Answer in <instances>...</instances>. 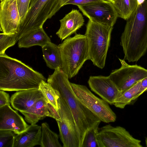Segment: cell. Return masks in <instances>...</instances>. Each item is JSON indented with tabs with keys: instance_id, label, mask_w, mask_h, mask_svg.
<instances>
[{
	"instance_id": "cell-1",
	"label": "cell",
	"mask_w": 147,
	"mask_h": 147,
	"mask_svg": "<svg viewBox=\"0 0 147 147\" xmlns=\"http://www.w3.org/2000/svg\"><path fill=\"white\" fill-rule=\"evenodd\" d=\"M46 79L41 73L5 54L0 55V90L18 91L38 89Z\"/></svg>"
},
{
	"instance_id": "cell-2",
	"label": "cell",
	"mask_w": 147,
	"mask_h": 147,
	"mask_svg": "<svg viewBox=\"0 0 147 147\" xmlns=\"http://www.w3.org/2000/svg\"><path fill=\"white\" fill-rule=\"evenodd\" d=\"M120 45L129 62L138 61L147 50V1L138 5L127 20Z\"/></svg>"
},
{
	"instance_id": "cell-3",
	"label": "cell",
	"mask_w": 147,
	"mask_h": 147,
	"mask_svg": "<svg viewBox=\"0 0 147 147\" xmlns=\"http://www.w3.org/2000/svg\"><path fill=\"white\" fill-rule=\"evenodd\" d=\"M47 82L69 106L75 121L81 147L87 130L100 120L77 98L69 78L61 69H55L49 76Z\"/></svg>"
},
{
	"instance_id": "cell-4",
	"label": "cell",
	"mask_w": 147,
	"mask_h": 147,
	"mask_svg": "<svg viewBox=\"0 0 147 147\" xmlns=\"http://www.w3.org/2000/svg\"><path fill=\"white\" fill-rule=\"evenodd\" d=\"M62 60L61 69L69 79L78 73L85 62L89 59L87 40L84 35L76 34L58 45Z\"/></svg>"
},
{
	"instance_id": "cell-5",
	"label": "cell",
	"mask_w": 147,
	"mask_h": 147,
	"mask_svg": "<svg viewBox=\"0 0 147 147\" xmlns=\"http://www.w3.org/2000/svg\"><path fill=\"white\" fill-rule=\"evenodd\" d=\"M113 27L96 23L89 20L84 35L87 41L89 60L95 66L104 68Z\"/></svg>"
},
{
	"instance_id": "cell-6",
	"label": "cell",
	"mask_w": 147,
	"mask_h": 147,
	"mask_svg": "<svg viewBox=\"0 0 147 147\" xmlns=\"http://www.w3.org/2000/svg\"><path fill=\"white\" fill-rule=\"evenodd\" d=\"M59 0H31L24 19L17 33V41L34 30L42 27L47 19L57 12Z\"/></svg>"
},
{
	"instance_id": "cell-7",
	"label": "cell",
	"mask_w": 147,
	"mask_h": 147,
	"mask_svg": "<svg viewBox=\"0 0 147 147\" xmlns=\"http://www.w3.org/2000/svg\"><path fill=\"white\" fill-rule=\"evenodd\" d=\"M70 84L77 98L101 121L109 123L115 121L116 115L108 103L94 95L86 86Z\"/></svg>"
},
{
	"instance_id": "cell-8",
	"label": "cell",
	"mask_w": 147,
	"mask_h": 147,
	"mask_svg": "<svg viewBox=\"0 0 147 147\" xmlns=\"http://www.w3.org/2000/svg\"><path fill=\"white\" fill-rule=\"evenodd\" d=\"M99 147H142L141 141L134 138L124 128L110 124L98 129L97 136Z\"/></svg>"
},
{
	"instance_id": "cell-9",
	"label": "cell",
	"mask_w": 147,
	"mask_h": 147,
	"mask_svg": "<svg viewBox=\"0 0 147 147\" xmlns=\"http://www.w3.org/2000/svg\"><path fill=\"white\" fill-rule=\"evenodd\" d=\"M58 102L61 121H56L63 147H80L78 133L72 112L65 101L59 96Z\"/></svg>"
},
{
	"instance_id": "cell-10",
	"label": "cell",
	"mask_w": 147,
	"mask_h": 147,
	"mask_svg": "<svg viewBox=\"0 0 147 147\" xmlns=\"http://www.w3.org/2000/svg\"><path fill=\"white\" fill-rule=\"evenodd\" d=\"M119 60L121 67L113 70L109 76L121 92L147 77V69L137 65H129L124 59Z\"/></svg>"
},
{
	"instance_id": "cell-11",
	"label": "cell",
	"mask_w": 147,
	"mask_h": 147,
	"mask_svg": "<svg viewBox=\"0 0 147 147\" xmlns=\"http://www.w3.org/2000/svg\"><path fill=\"white\" fill-rule=\"evenodd\" d=\"M78 6L89 20L100 24L113 27L118 17L113 3L108 1Z\"/></svg>"
},
{
	"instance_id": "cell-12",
	"label": "cell",
	"mask_w": 147,
	"mask_h": 147,
	"mask_svg": "<svg viewBox=\"0 0 147 147\" xmlns=\"http://www.w3.org/2000/svg\"><path fill=\"white\" fill-rule=\"evenodd\" d=\"M21 20L17 0L1 1L0 24L3 33L7 34L17 33Z\"/></svg>"
},
{
	"instance_id": "cell-13",
	"label": "cell",
	"mask_w": 147,
	"mask_h": 147,
	"mask_svg": "<svg viewBox=\"0 0 147 147\" xmlns=\"http://www.w3.org/2000/svg\"><path fill=\"white\" fill-rule=\"evenodd\" d=\"M88 82L92 91L110 105L121 92L109 76H91Z\"/></svg>"
},
{
	"instance_id": "cell-14",
	"label": "cell",
	"mask_w": 147,
	"mask_h": 147,
	"mask_svg": "<svg viewBox=\"0 0 147 147\" xmlns=\"http://www.w3.org/2000/svg\"><path fill=\"white\" fill-rule=\"evenodd\" d=\"M29 126L18 111L10 105L0 107V130H11L18 134L26 130Z\"/></svg>"
},
{
	"instance_id": "cell-15",
	"label": "cell",
	"mask_w": 147,
	"mask_h": 147,
	"mask_svg": "<svg viewBox=\"0 0 147 147\" xmlns=\"http://www.w3.org/2000/svg\"><path fill=\"white\" fill-rule=\"evenodd\" d=\"M45 97L41 90L32 89L17 91L11 98V103L14 109L21 113L28 109L38 99Z\"/></svg>"
},
{
	"instance_id": "cell-16",
	"label": "cell",
	"mask_w": 147,
	"mask_h": 147,
	"mask_svg": "<svg viewBox=\"0 0 147 147\" xmlns=\"http://www.w3.org/2000/svg\"><path fill=\"white\" fill-rule=\"evenodd\" d=\"M60 27L56 34L63 40L76 33L83 26L84 21L78 10L73 9L60 20Z\"/></svg>"
},
{
	"instance_id": "cell-17",
	"label": "cell",
	"mask_w": 147,
	"mask_h": 147,
	"mask_svg": "<svg viewBox=\"0 0 147 147\" xmlns=\"http://www.w3.org/2000/svg\"><path fill=\"white\" fill-rule=\"evenodd\" d=\"M41 134V126L31 124L26 130L16 135L13 147H33L40 145Z\"/></svg>"
},
{
	"instance_id": "cell-18",
	"label": "cell",
	"mask_w": 147,
	"mask_h": 147,
	"mask_svg": "<svg viewBox=\"0 0 147 147\" xmlns=\"http://www.w3.org/2000/svg\"><path fill=\"white\" fill-rule=\"evenodd\" d=\"M51 40L44 31L43 27L34 30L22 37L18 40L20 48H28L34 46L42 47Z\"/></svg>"
},
{
	"instance_id": "cell-19",
	"label": "cell",
	"mask_w": 147,
	"mask_h": 147,
	"mask_svg": "<svg viewBox=\"0 0 147 147\" xmlns=\"http://www.w3.org/2000/svg\"><path fill=\"white\" fill-rule=\"evenodd\" d=\"M47 102L45 97L40 98L27 111L21 112L26 121L31 124H36L39 120L48 117Z\"/></svg>"
},
{
	"instance_id": "cell-20",
	"label": "cell",
	"mask_w": 147,
	"mask_h": 147,
	"mask_svg": "<svg viewBox=\"0 0 147 147\" xmlns=\"http://www.w3.org/2000/svg\"><path fill=\"white\" fill-rule=\"evenodd\" d=\"M42 49L43 58L47 66L55 70L61 69V56L58 45L51 42L42 47Z\"/></svg>"
},
{
	"instance_id": "cell-21",
	"label": "cell",
	"mask_w": 147,
	"mask_h": 147,
	"mask_svg": "<svg viewBox=\"0 0 147 147\" xmlns=\"http://www.w3.org/2000/svg\"><path fill=\"white\" fill-rule=\"evenodd\" d=\"M141 81L132 86L121 92L115 100L114 105L117 107L123 109L131 101L137 98L140 95L139 90Z\"/></svg>"
},
{
	"instance_id": "cell-22",
	"label": "cell",
	"mask_w": 147,
	"mask_h": 147,
	"mask_svg": "<svg viewBox=\"0 0 147 147\" xmlns=\"http://www.w3.org/2000/svg\"><path fill=\"white\" fill-rule=\"evenodd\" d=\"M118 17L127 20L137 7V0H114L113 3Z\"/></svg>"
},
{
	"instance_id": "cell-23",
	"label": "cell",
	"mask_w": 147,
	"mask_h": 147,
	"mask_svg": "<svg viewBox=\"0 0 147 147\" xmlns=\"http://www.w3.org/2000/svg\"><path fill=\"white\" fill-rule=\"evenodd\" d=\"M41 147H61L59 141L58 135L52 131L47 122L41 124Z\"/></svg>"
},
{
	"instance_id": "cell-24",
	"label": "cell",
	"mask_w": 147,
	"mask_h": 147,
	"mask_svg": "<svg viewBox=\"0 0 147 147\" xmlns=\"http://www.w3.org/2000/svg\"><path fill=\"white\" fill-rule=\"evenodd\" d=\"M101 121L96 122L88 129L84 135L81 147H99L97 136L98 131V127Z\"/></svg>"
},
{
	"instance_id": "cell-25",
	"label": "cell",
	"mask_w": 147,
	"mask_h": 147,
	"mask_svg": "<svg viewBox=\"0 0 147 147\" xmlns=\"http://www.w3.org/2000/svg\"><path fill=\"white\" fill-rule=\"evenodd\" d=\"M39 89L41 90L47 102L59 110L58 100L59 96L51 85L47 82L42 81L39 84Z\"/></svg>"
},
{
	"instance_id": "cell-26",
	"label": "cell",
	"mask_w": 147,
	"mask_h": 147,
	"mask_svg": "<svg viewBox=\"0 0 147 147\" xmlns=\"http://www.w3.org/2000/svg\"><path fill=\"white\" fill-rule=\"evenodd\" d=\"M18 41L17 33L0 34V55L5 54V51L9 47L14 45Z\"/></svg>"
},
{
	"instance_id": "cell-27",
	"label": "cell",
	"mask_w": 147,
	"mask_h": 147,
	"mask_svg": "<svg viewBox=\"0 0 147 147\" xmlns=\"http://www.w3.org/2000/svg\"><path fill=\"white\" fill-rule=\"evenodd\" d=\"M16 134L12 131L0 130V147H13Z\"/></svg>"
},
{
	"instance_id": "cell-28",
	"label": "cell",
	"mask_w": 147,
	"mask_h": 147,
	"mask_svg": "<svg viewBox=\"0 0 147 147\" xmlns=\"http://www.w3.org/2000/svg\"><path fill=\"white\" fill-rule=\"evenodd\" d=\"M30 0H17L18 8L21 19V21L24 19L26 14Z\"/></svg>"
},
{
	"instance_id": "cell-29",
	"label": "cell",
	"mask_w": 147,
	"mask_h": 147,
	"mask_svg": "<svg viewBox=\"0 0 147 147\" xmlns=\"http://www.w3.org/2000/svg\"><path fill=\"white\" fill-rule=\"evenodd\" d=\"M0 90V107L5 105H10L11 99L9 94L4 91Z\"/></svg>"
},
{
	"instance_id": "cell-30",
	"label": "cell",
	"mask_w": 147,
	"mask_h": 147,
	"mask_svg": "<svg viewBox=\"0 0 147 147\" xmlns=\"http://www.w3.org/2000/svg\"><path fill=\"white\" fill-rule=\"evenodd\" d=\"M102 0H69L66 3L65 5L72 4L77 6L83 5Z\"/></svg>"
},
{
	"instance_id": "cell-31",
	"label": "cell",
	"mask_w": 147,
	"mask_h": 147,
	"mask_svg": "<svg viewBox=\"0 0 147 147\" xmlns=\"http://www.w3.org/2000/svg\"><path fill=\"white\" fill-rule=\"evenodd\" d=\"M147 90V77L141 80L139 93L140 95Z\"/></svg>"
},
{
	"instance_id": "cell-32",
	"label": "cell",
	"mask_w": 147,
	"mask_h": 147,
	"mask_svg": "<svg viewBox=\"0 0 147 147\" xmlns=\"http://www.w3.org/2000/svg\"><path fill=\"white\" fill-rule=\"evenodd\" d=\"M69 0H59L57 8V12Z\"/></svg>"
},
{
	"instance_id": "cell-33",
	"label": "cell",
	"mask_w": 147,
	"mask_h": 147,
	"mask_svg": "<svg viewBox=\"0 0 147 147\" xmlns=\"http://www.w3.org/2000/svg\"><path fill=\"white\" fill-rule=\"evenodd\" d=\"M145 0H137L138 5H141L143 4Z\"/></svg>"
},
{
	"instance_id": "cell-34",
	"label": "cell",
	"mask_w": 147,
	"mask_h": 147,
	"mask_svg": "<svg viewBox=\"0 0 147 147\" xmlns=\"http://www.w3.org/2000/svg\"><path fill=\"white\" fill-rule=\"evenodd\" d=\"M107 0V1H109L111 2H112L113 3V2L114 1V0Z\"/></svg>"
},
{
	"instance_id": "cell-35",
	"label": "cell",
	"mask_w": 147,
	"mask_h": 147,
	"mask_svg": "<svg viewBox=\"0 0 147 147\" xmlns=\"http://www.w3.org/2000/svg\"><path fill=\"white\" fill-rule=\"evenodd\" d=\"M145 142H146V147H147V138L145 140Z\"/></svg>"
},
{
	"instance_id": "cell-36",
	"label": "cell",
	"mask_w": 147,
	"mask_h": 147,
	"mask_svg": "<svg viewBox=\"0 0 147 147\" xmlns=\"http://www.w3.org/2000/svg\"><path fill=\"white\" fill-rule=\"evenodd\" d=\"M1 0V1H3V0Z\"/></svg>"
}]
</instances>
